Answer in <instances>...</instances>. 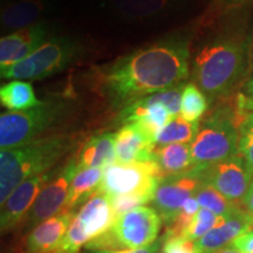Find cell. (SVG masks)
<instances>
[{
    "label": "cell",
    "instance_id": "1",
    "mask_svg": "<svg viewBox=\"0 0 253 253\" xmlns=\"http://www.w3.org/2000/svg\"><path fill=\"white\" fill-rule=\"evenodd\" d=\"M189 43L169 37L136 49L97 69V82L114 106L126 104L170 89L189 77Z\"/></svg>",
    "mask_w": 253,
    "mask_h": 253
},
{
    "label": "cell",
    "instance_id": "2",
    "mask_svg": "<svg viewBox=\"0 0 253 253\" xmlns=\"http://www.w3.org/2000/svg\"><path fill=\"white\" fill-rule=\"evenodd\" d=\"M248 45L239 38H218L199 48L192 61L195 84L210 99L229 94L244 73Z\"/></svg>",
    "mask_w": 253,
    "mask_h": 253
},
{
    "label": "cell",
    "instance_id": "3",
    "mask_svg": "<svg viewBox=\"0 0 253 253\" xmlns=\"http://www.w3.org/2000/svg\"><path fill=\"white\" fill-rule=\"evenodd\" d=\"M71 136L58 135L37 138L20 147L0 151V202L27 178L42 175L72 150Z\"/></svg>",
    "mask_w": 253,
    "mask_h": 253
},
{
    "label": "cell",
    "instance_id": "4",
    "mask_svg": "<svg viewBox=\"0 0 253 253\" xmlns=\"http://www.w3.org/2000/svg\"><path fill=\"white\" fill-rule=\"evenodd\" d=\"M244 113L237 109L217 110L205 120L190 143L191 169L203 171L209 167L239 155V125Z\"/></svg>",
    "mask_w": 253,
    "mask_h": 253
},
{
    "label": "cell",
    "instance_id": "5",
    "mask_svg": "<svg viewBox=\"0 0 253 253\" xmlns=\"http://www.w3.org/2000/svg\"><path fill=\"white\" fill-rule=\"evenodd\" d=\"M68 107L67 100L50 99L23 112L2 113L0 115L1 150L20 147L39 138L65 116Z\"/></svg>",
    "mask_w": 253,
    "mask_h": 253
},
{
    "label": "cell",
    "instance_id": "6",
    "mask_svg": "<svg viewBox=\"0 0 253 253\" xmlns=\"http://www.w3.org/2000/svg\"><path fill=\"white\" fill-rule=\"evenodd\" d=\"M79 53L80 47L75 41L65 37H53L23 61L0 74L6 80H40L67 68Z\"/></svg>",
    "mask_w": 253,
    "mask_h": 253
},
{
    "label": "cell",
    "instance_id": "7",
    "mask_svg": "<svg viewBox=\"0 0 253 253\" xmlns=\"http://www.w3.org/2000/svg\"><path fill=\"white\" fill-rule=\"evenodd\" d=\"M115 218L110 198L97 191L75 213L55 253H79L88 243L109 231Z\"/></svg>",
    "mask_w": 253,
    "mask_h": 253
},
{
    "label": "cell",
    "instance_id": "8",
    "mask_svg": "<svg viewBox=\"0 0 253 253\" xmlns=\"http://www.w3.org/2000/svg\"><path fill=\"white\" fill-rule=\"evenodd\" d=\"M161 179L160 170L154 161L128 164L115 162L103 169L99 191L109 198L137 192L155 194Z\"/></svg>",
    "mask_w": 253,
    "mask_h": 253
},
{
    "label": "cell",
    "instance_id": "9",
    "mask_svg": "<svg viewBox=\"0 0 253 253\" xmlns=\"http://www.w3.org/2000/svg\"><path fill=\"white\" fill-rule=\"evenodd\" d=\"M77 171V157H71L65 164L53 170L52 177L25 218L24 233L28 235L42 221L63 212Z\"/></svg>",
    "mask_w": 253,
    "mask_h": 253
},
{
    "label": "cell",
    "instance_id": "10",
    "mask_svg": "<svg viewBox=\"0 0 253 253\" xmlns=\"http://www.w3.org/2000/svg\"><path fill=\"white\" fill-rule=\"evenodd\" d=\"M162 223L154 208L140 207L116 217L109 231L120 249H142L157 242Z\"/></svg>",
    "mask_w": 253,
    "mask_h": 253
},
{
    "label": "cell",
    "instance_id": "11",
    "mask_svg": "<svg viewBox=\"0 0 253 253\" xmlns=\"http://www.w3.org/2000/svg\"><path fill=\"white\" fill-rule=\"evenodd\" d=\"M198 172L201 173L202 181L213 186L233 204L243 203L253 179V169L240 155L221 161Z\"/></svg>",
    "mask_w": 253,
    "mask_h": 253
},
{
    "label": "cell",
    "instance_id": "12",
    "mask_svg": "<svg viewBox=\"0 0 253 253\" xmlns=\"http://www.w3.org/2000/svg\"><path fill=\"white\" fill-rule=\"evenodd\" d=\"M201 182V173L194 169L161 179L151 203L164 223L172 220L185 202L194 197Z\"/></svg>",
    "mask_w": 253,
    "mask_h": 253
},
{
    "label": "cell",
    "instance_id": "13",
    "mask_svg": "<svg viewBox=\"0 0 253 253\" xmlns=\"http://www.w3.org/2000/svg\"><path fill=\"white\" fill-rule=\"evenodd\" d=\"M53 175V170L27 178L20 183L7 199L1 204V213H0V230L2 233L14 229L33 207L41 190L45 188L47 182Z\"/></svg>",
    "mask_w": 253,
    "mask_h": 253
},
{
    "label": "cell",
    "instance_id": "14",
    "mask_svg": "<svg viewBox=\"0 0 253 253\" xmlns=\"http://www.w3.org/2000/svg\"><path fill=\"white\" fill-rule=\"evenodd\" d=\"M48 40V26L37 23L15 31L0 40V72L23 61Z\"/></svg>",
    "mask_w": 253,
    "mask_h": 253
},
{
    "label": "cell",
    "instance_id": "15",
    "mask_svg": "<svg viewBox=\"0 0 253 253\" xmlns=\"http://www.w3.org/2000/svg\"><path fill=\"white\" fill-rule=\"evenodd\" d=\"M172 118L173 116L163 103L161 91L126 104L120 114V121L123 125L135 123L147 131L154 140L158 131Z\"/></svg>",
    "mask_w": 253,
    "mask_h": 253
},
{
    "label": "cell",
    "instance_id": "16",
    "mask_svg": "<svg viewBox=\"0 0 253 253\" xmlns=\"http://www.w3.org/2000/svg\"><path fill=\"white\" fill-rule=\"evenodd\" d=\"M156 143L147 131L135 123H125L115 132L116 162H151Z\"/></svg>",
    "mask_w": 253,
    "mask_h": 253
},
{
    "label": "cell",
    "instance_id": "17",
    "mask_svg": "<svg viewBox=\"0 0 253 253\" xmlns=\"http://www.w3.org/2000/svg\"><path fill=\"white\" fill-rule=\"evenodd\" d=\"M74 216V211H63L34 227L25 239V253H55Z\"/></svg>",
    "mask_w": 253,
    "mask_h": 253
},
{
    "label": "cell",
    "instance_id": "18",
    "mask_svg": "<svg viewBox=\"0 0 253 253\" xmlns=\"http://www.w3.org/2000/svg\"><path fill=\"white\" fill-rule=\"evenodd\" d=\"M253 226V216L248 211L240 210L231 214L219 226L214 227L201 239L196 240L199 253H216L229 248L231 243Z\"/></svg>",
    "mask_w": 253,
    "mask_h": 253
},
{
    "label": "cell",
    "instance_id": "19",
    "mask_svg": "<svg viewBox=\"0 0 253 253\" xmlns=\"http://www.w3.org/2000/svg\"><path fill=\"white\" fill-rule=\"evenodd\" d=\"M77 157L78 170L89 168H102L116 162L115 134L104 132L90 137Z\"/></svg>",
    "mask_w": 253,
    "mask_h": 253
},
{
    "label": "cell",
    "instance_id": "20",
    "mask_svg": "<svg viewBox=\"0 0 253 253\" xmlns=\"http://www.w3.org/2000/svg\"><path fill=\"white\" fill-rule=\"evenodd\" d=\"M153 161L160 170L161 177L179 175L191 170V151L189 143L156 145Z\"/></svg>",
    "mask_w": 253,
    "mask_h": 253
},
{
    "label": "cell",
    "instance_id": "21",
    "mask_svg": "<svg viewBox=\"0 0 253 253\" xmlns=\"http://www.w3.org/2000/svg\"><path fill=\"white\" fill-rule=\"evenodd\" d=\"M103 178L102 168L78 170L73 178L69 195L63 211H74L82 207L94 194L99 191Z\"/></svg>",
    "mask_w": 253,
    "mask_h": 253
},
{
    "label": "cell",
    "instance_id": "22",
    "mask_svg": "<svg viewBox=\"0 0 253 253\" xmlns=\"http://www.w3.org/2000/svg\"><path fill=\"white\" fill-rule=\"evenodd\" d=\"M45 0H19L6 6L1 12L2 26L9 30H23L36 25L46 9Z\"/></svg>",
    "mask_w": 253,
    "mask_h": 253
},
{
    "label": "cell",
    "instance_id": "23",
    "mask_svg": "<svg viewBox=\"0 0 253 253\" xmlns=\"http://www.w3.org/2000/svg\"><path fill=\"white\" fill-rule=\"evenodd\" d=\"M182 0H104L114 11L126 17L144 18L175 8Z\"/></svg>",
    "mask_w": 253,
    "mask_h": 253
},
{
    "label": "cell",
    "instance_id": "24",
    "mask_svg": "<svg viewBox=\"0 0 253 253\" xmlns=\"http://www.w3.org/2000/svg\"><path fill=\"white\" fill-rule=\"evenodd\" d=\"M0 102L8 112H23L38 106L41 101L38 100L30 82L12 80L0 88Z\"/></svg>",
    "mask_w": 253,
    "mask_h": 253
},
{
    "label": "cell",
    "instance_id": "25",
    "mask_svg": "<svg viewBox=\"0 0 253 253\" xmlns=\"http://www.w3.org/2000/svg\"><path fill=\"white\" fill-rule=\"evenodd\" d=\"M199 131L198 122H189L181 115L175 116L164 126L155 138L156 145L172 143H191Z\"/></svg>",
    "mask_w": 253,
    "mask_h": 253
},
{
    "label": "cell",
    "instance_id": "26",
    "mask_svg": "<svg viewBox=\"0 0 253 253\" xmlns=\"http://www.w3.org/2000/svg\"><path fill=\"white\" fill-rule=\"evenodd\" d=\"M195 198L197 199L199 207L207 209L218 216H231L242 210L239 207H237V204L231 203L229 199L224 197L213 186L203 181L201 182L196 191Z\"/></svg>",
    "mask_w": 253,
    "mask_h": 253
},
{
    "label": "cell",
    "instance_id": "27",
    "mask_svg": "<svg viewBox=\"0 0 253 253\" xmlns=\"http://www.w3.org/2000/svg\"><path fill=\"white\" fill-rule=\"evenodd\" d=\"M209 107L208 96L195 82L184 84L182 94L181 114L183 119L189 122H198L204 116Z\"/></svg>",
    "mask_w": 253,
    "mask_h": 253
},
{
    "label": "cell",
    "instance_id": "28",
    "mask_svg": "<svg viewBox=\"0 0 253 253\" xmlns=\"http://www.w3.org/2000/svg\"><path fill=\"white\" fill-rule=\"evenodd\" d=\"M199 207L197 199L194 197L189 198L185 202L183 208L181 209L177 216L166 224L167 230L164 233L163 238H173V237H184L186 230L191 225L192 220L199 211Z\"/></svg>",
    "mask_w": 253,
    "mask_h": 253
},
{
    "label": "cell",
    "instance_id": "29",
    "mask_svg": "<svg viewBox=\"0 0 253 253\" xmlns=\"http://www.w3.org/2000/svg\"><path fill=\"white\" fill-rule=\"evenodd\" d=\"M227 217L229 216H218V214L211 212L207 209L201 208L195 216L194 220H192L191 225L186 230L184 237L196 242V240L201 239L202 237L210 232L211 230H213L214 227L219 226Z\"/></svg>",
    "mask_w": 253,
    "mask_h": 253
},
{
    "label": "cell",
    "instance_id": "30",
    "mask_svg": "<svg viewBox=\"0 0 253 253\" xmlns=\"http://www.w3.org/2000/svg\"><path fill=\"white\" fill-rule=\"evenodd\" d=\"M239 155L253 169V113H244L239 125Z\"/></svg>",
    "mask_w": 253,
    "mask_h": 253
},
{
    "label": "cell",
    "instance_id": "31",
    "mask_svg": "<svg viewBox=\"0 0 253 253\" xmlns=\"http://www.w3.org/2000/svg\"><path fill=\"white\" fill-rule=\"evenodd\" d=\"M153 198L154 194H150V192H137V194H129L112 197L110 202H112L115 216L118 217L120 214L134 210L136 208L145 207V204L153 202Z\"/></svg>",
    "mask_w": 253,
    "mask_h": 253
},
{
    "label": "cell",
    "instance_id": "32",
    "mask_svg": "<svg viewBox=\"0 0 253 253\" xmlns=\"http://www.w3.org/2000/svg\"><path fill=\"white\" fill-rule=\"evenodd\" d=\"M162 253H199L196 242L185 237L162 238Z\"/></svg>",
    "mask_w": 253,
    "mask_h": 253
},
{
    "label": "cell",
    "instance_id": "33",
    "mask_svg": "<svg viewBox=\"0 0 253 253\" xmlns=\"http://www.w3.org/2000/svg\"><path fill=\"white\" fill-rule=\"evenodd\" d=\"M237 109L243 113H253V68L251 77L244 87V91L239 94L237 100Z\"/></svg>",
    "mask_w": 253,
    "mask_h": 253
},
{
    "label": "cell",
    "instance_id": "34",
    "mask_svg": "<svg viewBox=\"0 0 253 253\" xmlns=\"http://www.w3.org/2000/svg\"><path fill=\"white\" fill-rule=\"evenodd\" d=\"M230 248L238 250L242 253H253V230L246 231L245 233L237 237L231 243Z\"/></svg>",
    "mask_w": 253,
    "mask_h": 253
},
{
    "label": "cell",
    "instance_id": "35",
    "mask_svg": "<svg viewBox=\"0 0 253 253\" xmlns=\"http://www.w3.org/2000/svg\"><path fill=\"white\" fill-rule=\"evenodd\" d=\"M163 240H157L153 245L145 246L142 249H119V250H95V251H87L86 253H157L161 248V243Z\"/></svg>",
    "mask_w": 253,
    "mask_h": 253
},
{
    "label": "cell",
    "instance_id": "36",
    "mask_svg": "<svg viewBox=\"0 0 253 253\" xmlns=\"http://www.w3.org/2000/svg\"><path fill=\"white\" fill-rule=\"evenodd\" d=\"M243 205H244L246 211L253 216V179L251 182V184H250V188L248 190V192H246L244 199H243Z\"/></svg>",
    "mask_w": 253,
    "mask_h": 253
},
{
    "label": "cell",
    "instance_id": "37",
    "mask_svg": "<svg viewBox=\"0 0 253 253\" xmlns=\"http://www.w3.org/2000/svg\"><path fill=\"white\" fill-rule=\"evenodd\" d=\"M216 253H242V252L238 251V250H235V249L230 248V246H229V248H225V249L220 250V251H218Z\"/></svg>",
    "mask_w": 253,
    "mask_h": 253
},
{
    "label": "cell",
    "instance_id": "38",
    "mask_svg": "<svg viewBox=\"0 0 253 253\" xmlns=\"http://www.w3.org/2000/svg\"><path fill=\"white\" fill-rule=\"evenodd\" d=\"M219 1L226 2V4H239V2L245 1V0H219Z\"/></svg>",
    "mask_w": 253,
    "mask_h": 253
}]
</instances>
